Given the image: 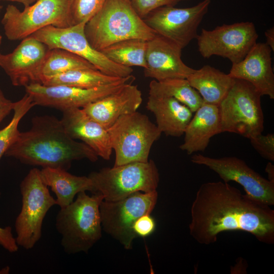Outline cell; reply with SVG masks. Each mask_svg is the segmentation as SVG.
Returning <instances> with one entry per match:
<instances>
[{
	"mask_svg": "<svg viewBox=\"0 0 274 274\" xmlns=\"http://www.w3.org/2000/svg\"><path fill=\"white\" fill-rule=\"evenodd\" d=\"M190 235L197 243H216L219 233L239 230L254 235L259 242L274 243V211L243 195L224 182L203 183L192 202Z\"/></svg>",
	"mask_w": 274,
	"mask_h": 274,
	"instance_id": "cell-1",
	"label": "cell"
},
{
	"mask_svg": "<svg viewBox=\"0 0 274 274\" xmlns=\"http://www.w3.org/2000/svg\"><path fill=\"white\" fill-rule=\"evenodd\" d=\"M5 156L27 165L65 170L75 160L98 159L89 146L67 134L61 120L50 115L33 117L30 128L19 132Z\"/></svg>",
	"mask_w": 274,
	"mask_h": 274,
	"instance_id": "cell-2",
	"label": "cell"
},
{
	"mask_svg": "<svg viewBox=\"0 0 274 274\" xmlns=\"http://www.w3.org/2000/svg\"><path fill=\"white\" fill-rule=\"evenodd\" d=\"M84 31L90 45L100 52L119 41H149L157 35L136 13L130 0H107L86 23Z\"/></svg>",
	"mask_w": 274,
	"mask_h": 274,
	"instance_id": "cell-3",
	"label": "cell"
},
{
	"mask_svg": "<svg viewBox=\"0 0 274 274\" xmlns=\"http://www.w3.org/2000/svg\"><path fill=\"white\" fill-rule=\"evenodd\" d=\"M104 199L99 192L91 196L79 192L68 206L61 208L56 217L55 226L61 236L65 252L87 253L101 237L99 206Z\"/></svg>",
	"mask_w": 274,
	"mask_h": 274,
	"instance_id": "cell-4",
	"label": "cell"
},
{
	"mask_svg": "<svg viewBox=\"0 0 274 274\" xmlns=\"http://www.w3.org/2000/svg\"><path fill=\"white\" fill-rule=\"evenodd\" d=\"M261 96L249 82L234 79L231 89L218 106L222 133H234L249 139L262 133L264 115Z\"/></svg>",
	"mask_w": 274,
	"mask_h": 274,
	"instance_id": "cell-5",
	"label": "cell"
},
{
	"mask_svg": "<svg viewBox=\"0 0 274 274\" xmlns=\"http://www.w3.org/2000/svg\"><path fill=\"white\" fill-rule=\"evenodd\" d=\"M88 177L93 193L100 192L107 201L120 200L136 192L156 191L159 182L158 169L152 160L103 168Z\"/></svg>",
	"mask_w": 274,
	"mask_h": 274,
	"instance_id": "cell-6",
	"label": "cell"
},
{
	"mask_svg": "<svg viewBox=\"0 0 274 274\" xmlns=\"http://www.w3.org/2000/svg\"><path fill=\"white\" fill-rule=\"evenodd\" d=\"M107 129L115 153L114 166L148 162L151 147L162 133L147 115L137 111L121 116Z\"/></svg>",
	"mask_w": 274,
	"mask_h": 274,
	"instance_id": "cell-7",
	"label": "cell"
},
{
	"mask_svg": "<svg viewBox=\"0 0 274 274\" xmlns=\"http://www.w3.org/2000/svg\"><path fill=\"white\" fill-rule=\"evenodd\" d=\"M20 188L22 206L15 223V238L18 246L29 250L40 240L44 218L50 209L56 205V201L37 168L29 171Z\"/></svg>",
	"mask_w": 274,
	"mask_h": 274,
	"instance_id": "cell-8",
	"label": "cell"
},
{
	"mask_svg": "<svg viewBox=\"0 0 274 274\" xmlns=\"http://www.w3.org/2000/svg\"><path fill=\"white\" fill-rule=\"evenodd\" d=\"M70 6L71 0H38L20 11L9 5L1 21L5 34L9 40H22L48 26H73Z\"/></svg>",
	"mask_w": 274,
	"mask_h": 274,
	"instance_id": "cell-9",
	"label": "cell"
},
{
	"mask_svg": "<svg viewBox=\"0 0 274 274\" xmlns=\"http://www.w3.org/2000/svg\"><path fill=\"white\" fill-rule=\"evenodd\" d=\"M158 199L157 190L136 192L116 201L103 200L99 206L102 229L119 241L127 250L132 249L138 237L133 226L145 214H151Z\"/></svg>",
	"mask_w": 274,
	"mask_h": 274,
	"instance_id": "cell-10",
	"label": "cell"
},
{
	"mask_svg": "<svg viewBox=\"0 0 274 274\" xmlns=\"http://www.w3.org/2000/svg\"><path fill=\"white\" fill-rule=\"evenodd\" d=\"M85 24L81 23L65 28L48 26L29 37L43 43L49 49L60 48L72 52L86 59L107 75L119 78L131 75L133 72L131 67L112 61L90 45L85 34Z\"/></svg>",
	"mask_w": 274,
	"mask_h": 274,
	"instance_id": "cell-11",
	"label": "cell"
},
{
	"mask_svg": "<svg viewBox=\"0 0 274 274\" xmlns=\"http://www.w3.org/2000/svg\"><path fill=\"white\" fill-rule=\"evenodd\" d=\"M258 37L254 23L247 21L223 24L213 30L202 28L196 39L198 52L203 58L219 56L233 64L244 58Z\"/></svg>",
	"mask_w": 274,
	"mask_h": 274,
	"instance_id": "cell-12",
	"label": "cell"
},
{
	"mask_svg": "<svg viewBox=\"0 0 274 274\" xmlns=\"http://www.w3.org/2000/svg\"><path fill=\"white\" fill-rule=\"evenodd\" d=\"M191 161L208 167L225 183H238L250 199L268 206L274 204V182L263 178L242 159L234 156L213 158L195 154L191 157Z\"/></svg>",
	"mask_w": 274,
	"mask_h": 274,
	"instance_id": "cell-13",
	"label": "cell"
},
{
	"mask_svg": "<svg viewBox=\"0 0 274 274\" xmlns=\"http://www.w3.org/2000/svg\"><path fill=\"white\" fill-rule=\"evenodd\" d=\"M211 2V0H203L185 8L163 6L151 12L143 20L157 35L183 49L197 37V28L208 12Z\"/></svg>",
	"mask_w": 274,
	"mask_h": 274,
	"instance_id": "cell-14",
	"label": "cell"
},
{
	"mask_svg": "<svg viewBox=\"0 0 274 274\" xmlns=\"http://www.w3.org/2000/svg\"><path fill=\"white\" fill-rule=\"evenodd\" d=\"M134 79V77L130 75L114 83L92 88L31 83L25 86V89L35 105L53 108L62 111L70 108H83L116 91L125 84L132 82Z\"/></svg>",
	"mask_w": 274,
	"mask_h": 274,
	"instance_id": "cell-15",
	"label": "cell"
},
{
	"mask_svg": "<svg viewBox=\"0 0 274 274\" xmlns=\"http://www.w3.org/2000/svg\"><path fill=\"white\" fill-rule=\"evenodd\" d=\"M49 48L41 41L28 37L11 53L1 54L0 67L15 86L39 83L40 69Z\"/></svg>",
	"mask_w": 274,
	"mask_h": 274,
	"instance_id": "cell-16",
	"label": "cell"
},
{
	"mask_svg": "<svg viewBox=\"0 0 274 274\" xmlns=\"http://www.w3.org/2000/svg\"><path fill=\"white\" fill-rule=\"evenodd\" d=\"M182 49L175 42L157 34L147 41L145 76L157 81L187 79L195 70L182 61Z\"/></svg>",
	"mask_w": 274,
	"mask_h": 274,
	"instance_id": "cell-17",
	"label": "cell"
},
{
	"mask_svg": "<svg viewBox=\"0 0 274 274\" xmlns=\"http://www.w3.org/2000/svg\"><path fill=\"white\" fill-rule=\"evenodd\" d=\"M271 49L265 43H256L244 58L232 64L229 75L252 84L261 96L274 99V74Z\"/></svg>",
	"mask_w": 274,
	"mask_h": 274,
	"instance_id": "cell-18",
	"label": "cell"
},
{
	"mask_svg": "<svg viewBox=\"0 0 274 274\" xmlns=\"http://www.w3.org/2000/svg\"><path fill=\"white\" fill-rule=\"evenodd\" d=\"M142 101L141 90L130 82L82 109L91 118L108 129L121 116L137 111Z\"/></svg>",
	"mask_w": 274,
	"mask_h": 274,
	"instance_id": "cell-19",
	"label": "cell"
},
{
	"mask_svg": "<svg viewBox=\"0 0 274 274\" xmlns=\"http://www.w3.org/2000/svg\"><path fill=\"white\" fill-rule=\"evenodd\" d=\"M61 121L67 134L89 146L98 156L109 160L112 152L106 128L91 118L82 108H74L61 111Z\"/></svg>",
	"mask_w": 274,
	"mask_h": 274,
	"instance_id": "cell-20",
	"label": "cell"
},
{
	"mask_svg": "<svg viewBox=\"0 0 274 274\" xmlns=\"http://www.w3.org/2000/svg\"><path fill=\"white\" fill-rule=\"evenodd\" d=\"M194 113L180 146V149L189 155L204 151L211 139L222 133L218 106L203 103Z\"/></svg>",
	"mask_w": 274,
	"mask_h": 274,
	"instance_id": "cell-21",
	"label": "cell"
},
{
	"mask_svg": "<svg viewBox=\"0 0 274 274\" xmlns=\"http://www.w3.org/2000/svg\"><path fill=\"white\" fill-rule=\"evenodd\" d=\"M146 108L155 116L156 126L167 136L180 137L193 116V112L176 99L149 95Z\"/></svg>",
	"mask_w": 274,
	"mask_h": 274,
	"instance_id": "cell-22",
	"label": "cell"
},
{
	"mask_svg": "<svg viewBox=\"0 0 274 274\" xmlns=\"http://www.w3.org/2000/svg\"><path fill=\"white\" fill-rule=\"evenodd\" d=\"M44 183L50 187L56 196V205L63 208L73 202L79 192H94L89 177L73 175L60 168L44 167L40 170Z\"/></svg>",
	"mask_w": 274,
	"mask_h": 274,
	"instance_id": "cell-23",
	"label": "cell"
},
{
	"mask_svg": "<svg viewBox=\"0 0 274 274\" xmlns=\"http://www.w3.org/2000/svg\"><path fill=\"white\" fill-rule=\"evenodd\" d=\"M200 94L203 103L218 106L232 86L234 79L209 65L195 71L187 78Z\"/></svg>",
	"mask_w": 274,
	"mask_h": 274,
	"instance_id": "cell-24",
	"label": "cell"
},
{
	"mask_svg": "<svg viewBox=\"0 0 274 274\" xmlns=\"http://www.w3.org/2000/svg\"><path fill=\"white\" fill-rule=\"evenodd\" d=\"M149 95L173 97L193 113L203 104L201 96L187 79H168L160 81L153 80L149 84Z\"/></svg>",
	"mask_w": 274,
	"mask_h": 274,
	"instance_id": "cell-25",
	"label": "cell"
},
{
	"mask_svg": "<svg viewBox=\"0 0 274 274\" xmlns=\"http://www.w3.org/2000/svg\"><path fill=\"white\" fill-rule=\"evenodd\" d=\"M121 78L107 75L98 70L77 69L44 78L41 84L45 86L64 85L92 88L114 83Z\"/></svg>",
	"mask_w": 274,
	"mask_h": 274,
	"instance_id": "cell-26",
	"label": "cell"
},
{
	"mask_svg": "<svg viewBox=\"0 0 274 274\" xmlns=\"http://www.w3.org/2000/svg\"><path fill=\"white\" fill-rule=\"evenodd\" d=\"M147 41L130 39L119 41L102 49L100 52L109 59L119 65L131 67H146Z\"/></svg>",
	"mask_w": 274,
	"mask_h": 274,
	"instance_id": "cell-27",
	"label": "cell"
},
{
	"mask_svg": "<svg viewBox=\"0 0 274 274\" xmlns=\"http://www.w3.org/2000/svg\"><path fill=\"white\" fill-rule=\"evenodd\" d=\"M97 70L83 58L60 48L49 49L40 69V83L45 78L77 69Z\"/></svg>",
	"mask_w": 274,
	"mask_h": 274,
	"instance_id": "cell-28",
	"label": "cell"
},
{
	"mask_svg": "<svg viewBox=\"0 0 274 274\" xmlns=\"http://www.w3.org/2000/svg\"><path fill=\"white\" fill-rule=\"evenodd\" d=\"M35 106L31 97L26 93L20 100L15 102L11 120L0 130V159L17 139L20 132L18 126L20 120Z\"/></svg>",
	"mask_w": 274,
	"mask_h": 274,
	"instance_id": "cell-29",
	"label": "cell"
},
{
	"mask_svg": "<svg viewBox=\"0 0 274 274\" xmlns=\"http://www.w3.org/2000/svg\"><path fill=\"white\" fill-rule=\"evenodd\" d=\"M107 0H71L70 11L73 25L86 23L102 8Z\"/></svg>",
	"mask_w": 274,
	"mask_h": 274,
	"instance_id": "cell-30",
	"label": "cell"
},
{
	"mask_svg": "<svg viewBox=\"0 0 274 274\" xmlns=\"http://www.w3.org/2000/svg\"><path fill=\"white\" fill-rule=\"evenodd\" d=\"M252 147L263 158L274 161V134H259L249 139Z\"/></svg>",
	"mask_w": 274,
	"mask_h": 274,
	"instance_id": "cell-31",
	"label": "cell"
},
{
	"mask_svg": "<svg viewBox=\"0 0 274 274\" xmlns=\"http://www.w3.org/2000/svg\"><path fill=\"white\" fill-rule=\"evenodd\" d=\"M132 7L136 13L145 18L153 11L165 6H175L176 0H130Z\"/></svg>",
	"mask_w": 274,
	"mask_h": 274,
	"instance_id": "cell-32",
	"label": "cell"
},
{
	"mask_svg": "<svg viewBox=\"0 0 274 274\" xmlns=\"http://www.w3.org/2000/svg\"><path fill=\"white\" fill-rule=\"evenodd\" d=\"M155 228V222L150 214L140 217L134 223L133 229L137 236L143 237L150 235Z\"/></svg>",
	"mask_w": 274,
	"mask_h": 274,
	"instance_id": "cell-33",
	"label": "cell"
},
{
	"mask_svg": "<svg viewBox=\"0 0 274 274\" xmlns=\"http://www.w3.org/2000/svg\"><path fill=\"white\" fill-rule=\"evenodd\" d=\"M0 246L10 253L18 250L19 246L13 235L11 227H0Z\"/></svg>",
	"mask_w": 274,
	"mask_h": 274,
	"instance_id": "cell-34",
	"label": "cell"
},
{
	"mask_svg": "<svg viewBox=\"0 0 274 274\" xmlns=\"http://www.w3.org/2000/svg\"><path fill=\"white\" fill-rule=\"evenodd\" d=\"M15 102L7 98L0 88V123L13 111Z\"/></svg>",
	"mask_w": 274,
	"mask_h": 274,
	"instance_id": "cell-35",
	"label": "cell"
},
{
	"mask_svg": "<svg viewBox=\"0 0 274 274\" xmlns=\"http://www.w3.org/2000/svg\"><path fill=\"white\" fill-rule=\"evenodd\" d=\"M266 39V44L268 45L272 51H274V27H272L265 31Z\"/></svg>",
	"mask_w": 274,
	"mask_h": 274,
	"instance_id": "cell-36",
	"label": "cell"
},
{
	"mask_svg": "<svg viewBox=\"0 0 274 274\" xmlns=\"http://www.w3.org/2000/svg\"><path fill=\"white\" fill-rule=\"evenodd\" d=\"M265 170L267 174L268 180L274 182V165L271 162H268L265 167Z\"/></svg>",
	"mask_w": 274,
	"mask_h": 274,
	"instance_id": "cell-37",
	"label": "cell"
},
{
	"mask_svg": "<svg viewBox=\"0 0 274 274\" xmlns=\"http://www.w3.org/2000/svg\"><path fill=\"white\" fill-rule=\"evenodd\" d=\"M1 1H8L11 2H17L22 4L24 8L29 6L33 4L38 0H0Z\"/></svg>",
	"mask_w": 274,
	"mask_h": 274,
	"instance_id": "cell-38",
	"label": "cell"
},
{
	"mask_svg": "<svg viewBox=\"0 0 274 274\" xmlns=\"http://www.w3.org/2000/svg\"><path fill=\"white\" fill-rule=\"evenodd\" d=\"M10 267L6 266L0 270V274H8L10 272Z\"/></svg>",
	"mask_w": 274,
	"mask_h": 274,
	"instance_id": "cell-39",
	"label": "cell"
},
{
	"mask_svg": "<svg viewBox=\"0 0 274 274\" xmlns=\"http://www.w3.org/2000/svg\"><path fill=\"white\" fill-rule=\"evenodd\" d=\"M2 36L0 33V56L2 54L1 53V45H2Z\"/></svg>",
	"mask_w": 274,
	"mask_h": 274,
	"instance_id": "cell-40",
	"label": "cell"
},
{
	"mask_svg": "<svg viewBox=\"0 0 274 274\" xmlns=\"http://www.w3.org/2000/svg\"><path fill=\"white\" fill-rule=\"evenodd\" d=\"M2 8H3V7H2V6L0 4V12H1V10H2Z\"/></svg>",
	"mask_w": 274,
	"mask_h": 274,
	"instance_id": "cell-41",
	"label": "cell"
},
{
	"mask_svg": "<svg viewBox=\"0 0 274 274\" xmlns=\"http://www.w3.org/2000/svg\"><path fill=\"white\" fill-rule=\"evenodd\" d=\"M177 1V2H179L180 1H188V0H176Z\"/></svg>",
	"mask_w": 274,
	"mask_h": 274,
	"instance_id": "cell-42",
	"label": "cell"
}]
</instances>
